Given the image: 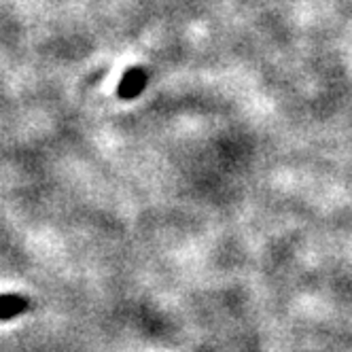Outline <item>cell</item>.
<instances>
[{
	"label": "cell",
	"instance_id": "6da1fadb",
	"mask_svg": "<svg viewBox=\"0 0 352 352\" xmlns=\"http://www.w3.org/2000/svg\"><path fill=\"white\" fill-rule=\"evenodd\" d=\"M146 87V72L142 68H132L123 74V79L117 87V96L123 100H132L136 98L142 89Z\"/></svg>",
	"mask_w": 352,
	"mask_h": 352
},
{
	"label": "cell",
	"instance_id": "7a4b0ae2",
	"mask_svg": "<svg viewBox=\"0 0 352 352\" xmlns=\"http://www.w3.org/2000/svg\"><path fill=\"white\" fill-rule=\"evenodd\" d=\"M28 310V299L21 295H0V320H9Z\"/></svg>",
	"mask_w": 352,
	"mask_h": 352
}]
</instances>
